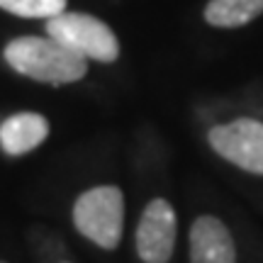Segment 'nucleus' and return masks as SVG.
<instances>
[{
	"label": "nucleus",
	"instance_id": "5",
	"mask_svg": "<svg viewBox=\"0 0 263 263\" xmlns=\"http://www.w3.org/2000/svg\"><path fill=\"white\" fill-rule=\"evenodd\" d=\"M176 210L168 200L154 197L137 227V254L144 263H168L176 246Z\"/></svg>",
	"mask_w": 263,
	"mask_h": 263
},
{
	"label": "nucleus",
	"instance_id": "9",
	"mask_svg": "<svg viewBox=\"0 0 263 263\" xmlns=\"http://www.w3.org/2000/svg\"><path fill=\"white\" fill-rule=\"evenodd\" d=\"M0 8L17 17H57L66 12V0H0Z\"/></svg>",
	"mask_w": 263,
	"mask_h": 263
},
{
	"label": "nucleus",
	"instance_id": "2",
	"mask_svg": "<svg viewBox=\"0 0 263 263\" xmlns=\"http://www.w3.org/2000/svg\"><path fill=\"white\" fill-rule=\"evenodd\" d=\"M73 224L81 234L105 251H115L124 232V195L117 185L85 190L73 205Z\"/></svg>",
	"mask_w": 263,
	"mask_h": 263
},
{
	"label": "nucleus",
	"instance_id": "6",
	"mask_svg": "<svg viewBox=\"0 0 263 263\" xmlns=\"http://www.w3.org/2000/svg\"><path fill=\"white\" fill-rule=\"evenodd\" d=\"M190 263H236L232 232L212 215L197 217L190 227Z\"/></svg>",
	"mask_w": 263,
	"mask_h": 263
},
{
	"label": "nucleus",
	"instance_id": "4",
	"mask_svg": "<svg viewBox=\"0 0 263 263\" xmlns=\"http://www.w3.org/2000/svg\"><path fill=\"white\" fill-rule=\"evenodd\" d=\"M207 141L224 161L246 173L263 176V122L254 117H239L217 124L210 129Z\"/></svg>",
	"mask_w": 263,
	"mask_h": 263
},
{
	"label": "nucleus",
	"instance_id": "7",
	"mask_svg": "<svg viewBox=\"0 0 263 263\" xmlns=\"http://www.w3.org/2000/svg\"><path fill=\"white\" fill-rule=\"evenodd\" d=\"M49 134V122L44 115L37 112H17L10 115L0 124V149L8 156H22L37 149Z\"/></svg>",
	"mask_w": 263,
	"mask_h": 263
},
{
	"label": "nucleus",
	"instance_id": "8",
	"mask_svg": "<svg viewBox=\"0 0 263 263\" xmlns=\"http://www.w3.org/2000/svg\"><path fill=\"white\" fill-rule=\"evenodd\" d=\"M263 12V0H210L205 8L207 25L222 29L244 27Z\"/></svg>",
	"mask_w": 263,
	"mask_h": 263
},
{
	"label": "nucleus",
	"instance_id": "10",
	"mask_svg": "<svg viewBox=\"0 0 263 263\" xmlns=\"http://www.w3.org/2000/svg\"><path fill=\"white\" fill-rule=\"evenodd\" d=\"M0 263H5V261H0Z\"/></svg>",
	"mask_w": 263,
	"mask_h": 263
},
{
	"label": "nucleus",
	"instance_id": "3",
	"mask_svg": "<svg viewBox=\"0 0 263 263\" xmlns=\"http://www.w3.org/2000/svg\"><path fill=\"white\" fill-rule=\"evenodd\" d=\"M47 34L85 61L93 59L100 64H112L120 57V42L115 32L103 20L85 12H61L57 17H49Z\"/></svg>",
	"mask_w": 263,
	"mask_h": 263
},
{
	"label": "nucleus",
	"instance_id": "1",
	"mask_svg": "<svg viewBox=\"0 0 263 263\" xmlns=\"http://www.w3.org/2000/svg\"><path fill=\"white\" fill-rule=\"evenodd\" d=\"M8 61L20 76L39 83L64 85L81 81L88 71V61L61 47L51 37H17L5 47Z\"/></svg>",
	"mask_w": 263,
	"mask_h": 263
}]
</instances>
